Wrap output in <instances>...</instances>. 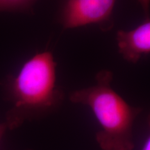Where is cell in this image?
Segmentation results:
<instances>
[{"label": "cell", "instance_id": "obj_5", "mask_svg": "<svg viewBox=\"0 0 150 150\" xmlns=\"http://www.w3.org/2000/svg\"><path fill=\"white\" fill-rule=\"evenodd\" d=\"M35 0H0V11L27 8Z\"/></svg>", "mask_w": 150, "mask_h": 150}, {"label": "cell", "instance_id": "obj_8", "mask_svg": "<svg viewBox=\"0 0 150 150\" xmlns=\"http://www.w3.org/2000/svg\"><path fill=\"white\" fill-rule=\"evenodd\" d=\"M4 129V125H0V135L3 132Z\"/></svg>", "mask_w": 150, "mask_h": 150}, {"label": "cell", "instance_id": "obj_4", "mask_svg": "<svg viewBox=\"0 0 150 150\" xmlns=\"http://www.w3.org/2000/svg\"><path fill=\"white\" fill-rule=\"evenodd\" d=\"M120 54L127 61L136 63L150 52V21L146 20L130 31H117L116 36Z\"/></svg>", "mask_w": 150, "mask_h": 150}, {"label": "cell", "instance_id": "obj_1", "mask_svg": "<svg viewBox=\"0 0 150 150\" xmlns=\"http://www.w3.org/2000/svg\"><path fill=\"white\" fill-rule=\"evenodd\" d=\"M112 73L102 70L96 76V84L74 91L70 100L88 106L100 125L97 141L103 150H132V129L140 108L129 105L111 88Z\"/></svg>", "mask_w": 150, "mask_h": 150}, {"label": "cell", "instance_id": "obj_7", "mask_svg": "<svg viewBox=\"0 0 150 150\" xmlns=\"http://www.w3.org/2000/svg\"><path fill=\"white\" fill-rule=\"evenodd\" d=\"M149 146H150L149 139H148V140H147V141L145 142V145H144L143 147H142V150H150Z\"/></svg>", "mask_w": 150, "mask_h": 150}, {"label": "cell", "instance_id": "obj_2", "mask_svg": "<svg viewBox=\"0 0 150 150\" xmlns=\"http://www.w3.org/2000/svg\"><path fill=\"white\" fill-rule=\"evenodd\" d=\"M56 67L54 56L49 51L35 54L24 62L11 81L13 120L18 121L24 114L45 110L56 104L59 99Z\"/></svg>", "mask_w": 150, "mask_h": 150}, {"label": "cell", "instance_id": "obj_3", "mask_svg": "<svg viewBox=\"0 0 150 150\" xmlns=\"http://www.w3.org/2000/svg\"><path fill=\"white\" fill-rule=\"evenodd\" d=\"M116 0H67L61 16L65 29L95 24L102 29L112 27L111 16Z\"/></svg>", "mask_w": 150, "mask_h": 150}, {"label": "cell", "instance_id": "obj_6", "mask_svg": "<svg viewBox=\"0 0 150 150\" xmlns=\"http://www.w3.org/2000/svg\"><path fill=\"white\" fill-rule=\"evenodd\" d=\"M149 1L150 0H138L142 7L143 8L144 11L145 12H147L149 10Z\"/></svg>", "mask_w": 150, "mask_h": 150}]
</instances>
